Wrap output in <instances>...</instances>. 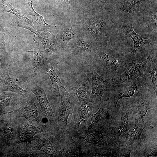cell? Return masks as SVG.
I'll use <instances>...</instances> for the list:
<instances>
[{
  "instance_id": "6da1fadb",
  "label": "cell",
  "mask_w": 157,
  "mask_h": 157,
  "mask_svg": "<svg viewBox=\"0 0 157 157\" xmlns=\"http://www.w3.org/2000/svg\"><path fill=\"white\" fill-rule=\"evenodd\" d=\"M149 56L144 54L136 58H131L125 71L116 78L117 84L127 86L139 77H144L147 71L146 65Z\"/></svg>"
},
{
  "instance_id": "7a4b0ae2",
  "label": "cell",
  "mask_w": 157,
  "mask_h": 157,
  "mask_svg": "<svg viewBox=\"0 0 157 157\" xmlns=\"http://www.w3.org/2000/svg\"><path fill=\"white\" fill-rule=\"evenodd\" d=\"M92 81V90L90 96V101L94 103H99L104 94L106 91L113 90L118 85L115 81L106 76L98 74L94 67H90Z\"/></svg>"
},
{
  "instance_id": "3957f363",
  "label": "cell",
  "mask_w": 157,
  "mask_h": 157,
  "mask_svg": "<svg viewBox=\"0 0 157 157\" xmlns=\"http://www.w3.org/2000/svg\"><path fill=\"white\" fill-rule=\"evenodd\" d=\"M121 29L124 33L133 41L134 47L131 52V58L138 57L144 54L146 49L151 44V40L143 39L134 31L131 24H124L121 27Z\"/></svg>"
},
{
  "instance_id": "277c9868",
  "label": "cell",
  "mask_w": 157,
  "mask_h": 157,
  "mask_svg": "<svg viewBox=\"0 0 157 157\" xmlns=\"http://www.w3.org/2000/svg\"><path fill=\"white\" fill-rule=\"evenodd\" d=\"M19 104L17 111L19 115L25 118L32 124L33 121L40 122L42 119V112L36 106L33 98L29 95Z\"/></svg>"
},
{
  "instance_id": "5b68a950",
  "label": "cell",
  "mask_w": 157,
  "mask_h": 157,
  "mask_svg": "<svg viewBox=\"0 0 157 157\" xmlns=\"http://www.w3.org/2000/svg\"><path fill=\"white\" fill-rule=\"evenodd\" d=\"M91 78L90 71H88L82 75L70 88L71 93L81 103L89 101L90 99Z\"/></svg>"
},
{
  "instance_id": "8992f818",
  "label": "cell",
  "mask_w": 157,
  "mask_h": 157,
  "mask_svg": "<svg viewBox=\"0 0 157 157\" xmlns=\"http://www.w3.org/2000/svg\"><path fill=\"white\" fill-rule=\"evenodd\" d=\"M97 48L91 39L84 37H77L70 46L69 51L78 56L90 55Z\"/></svg>"
},
{
  "instance_id": "52a82bcc",
  "label": "cell",
  "mask_w": 157,
  "mask_h": 157,
  "mask_svg": "<svg viewBox=\"0 0 157 157\" xmlns=\"http://www.w3.org/2000/svg\"><path fill=\"white\" fill-rule=\"evenodd\" d=\"M145 81L144 77H139L135 80L132 84L128 86L117 85L112 91L115 94L114 103L115 106L118 100L124 97H130L133 96L135 92L141 91L144 87Z\"/></svg>"
},
{
  "instance_id": "ba28073f",
  "label": "cell",
  "mask_w": 157,
  "mask_h": 157,
  "mask_svg": "<svg viewBox=\"0 0 157 157\" xmlns=\"http://www.w3.org/2000/svg\"><path fill=\"white\" fill-rule=\"evenodd\" d=\"M61 100L58 109V122L62 126L66 129L67 126V121L70 115L72 116L73 108L74 104L73 96H67V97L63 95H60Z\"/></svg>"
},
{
  "instance_id": "9c48e42d",
  "label": "cell",
  "mask_w": 157,
  "mask_h": 157,
  "mask_svg": "<svg viewBox=\"0 0 157 157\" xmlns=\"http://www.w3.org/2000/svg\"><path fill=\"white\" fill-rule=\"evenodd\" d=\"M106 20L102 17H96L85 21L83 29L88 34L95 39L101 36L106 26Z\"/></svg>"
},
{
  "instance_id": "30bf717a",
  "label": "cell",
  "mask_w": 157,
  "mask_h": 157,
  "mask_svg": "<svg viewBox=\"0 0 157 157\" xmlns=\"http://www.w3.org/2000/svg\"><path fill=\"white\" fill-rule=\"evenodd\" d=\"M41 132H49L44 128L38 126H33L23 122L19 126L18 136L19 140L17 143L26 142L30 143L33 140L35 135Z\"/></svg>"
},
{
  "instance_id": "8fae6325",
  "label": "cell",
  "mask_w": 157,
  "mask_h": 157,
  "mask_svg": "<svg viewBox=\"0 0 157 157\" xmlns=\"http://www.w3.org/2000/svg\"><path fill=\"white\" fill-rule=\"evenodd\" d=\"M95 53L100 59V63L104 69H108L113 74L117 72L118 68L122 65L121 59L111 55L105 49L97 48Z\"/></svg>"
},
{
  "instance_id": "7c38bea8",
  "label": "cell",
  "mask_w": 157,
  "mask_h": 157,
  "mask_svg": "<svg viewBox=\"0 0 157 157\" xmlns=\"http://www.w3.org/2000/svg\"><path fill=\"white\" fill-rule=\"evenodd\" d=\"M43 71L44 73L47 75L50 79L53 92L55 96H58L60 95V90L61 88H63L65 90L67 95H70L61 82L58 71L55 65L47 62Z\"/></svg>"
},
{
  "instance_id": "4fadbf2b",
  "label": "cell",
  "mask_w": 157,
  "mask_h": 157,
  "mask_svg": "<svg viewBox=\"0 0 157 157\" xmlns=\"http://www.w3.org/2000/svg\"><path fill=\"white\" fill-rule=\"evenodd\" d=\"M31 90L36 97L43 112L49 119H55L56 117L43 88L37 85L32 87Z\"/></svg>"
},
{
  "instance_id": "5bb4252c",
  "label": "cell",
  "mask_w": 157,
  "mask_h": 157,
  "mask_svg": "<svg viewBox=\"0 0 157 157\" xmlns=\"http://www.w3.org/2000/svg\"><path fill=\"white\" fill-rule=\"evenodd\" d=\"M8 67L0 80L1 89L3 91L17 93L26 97L29 95L28 91L20 87L16 84L9 76Z\"/></svg>"
},
{
  "instance_id": "9a60e30c",
  "label": "cell",
  "mask_w": 157,
  "mask_h": 157,
  "mask_svg": "<svg viewBox=\"0 0 157 157\" xmlns=\"http://www.w3.org/2000/svg\"><path fill=\"white\" fill-rule=\"evenodd\" d=\"M151 101L145 97H138L133 100L131 105L134 118L137 122L140 119L143 120L150 106Z\"/></svg>"
},
{
  "instance_id": "2e32d148",
  "label": "cell",
  "mask_w": 157,
  "mask_h": 157,
  "mask_svg": "<svg viewBox=\"0 0 157 157\" xmlns=\"http://www.w3.org/2000/svg\"><path fill=\"white\" fill-rule=\"evenodd\" d=\"M77 36L72 27L67 26L63 28L59 37V45L62 49L69 51L71 45Z\"/></svg>"
},
{
  "instance_id": "e0dca14e",
  "label": "cell",
  "mask_w": 157,
  "mask_h": 157,
  "mask_svg": "<svg viewBox=\"0 0 157 157\" xmlns=\"http://www.w3.org/2000/svg\"><path fill=\"white\" fill-rule=\"evenodd\" d=\"M34 40L32 64L34 72L37 73L43 70L46 62L44 57L40 50L39 42L35 39Z\"/></svg>"
},
{
  "instance_id": "ac0fdd59",
  "label": "cell",
  "mask_w": 157,
  "mask_h": 157,
  "mask_svg": "<svg viewBox=\"0 0 157 157\" xmlns=\"http://www.w3.org/2000/svg\"><path fill=\"white\" fill-rule=\"evenodd\" d=\"M33 146L35 149L44 152L50 157L58 156L53 148V142L49 138H38L33 143Z\"/></svg>"
},
{
  "instance_id": "d6986e66",
  "label": "cell",
  "mask_w": 157,
  "mask_h": 157,
  "mask_svg": "<svg viewBox=\"0 0 157 157\" xmlns=\"http://www.w3.org/2000/svg\"><path fill=\"white\" fill-rule=\"evenodd\" d=\"M44 49L53 55L60 54L61 51L59 44L54 37H41L40 38Z\"/></svg>"
},
{
  "instance_id": "ffe728a7",
  "label": "cell",
  "mask_w": 157,
  "mask_h": 157,
  "mask_svg": "<svg viewBox=\"0 0 157 157\" xmlns=\"http://www.w3.org/2000/svg\"><path fill=\"white\" fill-rule=\"evenodd\" d=\"M156 57H151L149 56L146 65L147 71L151 77L152 85L156 95L157 92V72Z\"/></svg>"
},
{
  "instance_id": "44dd1931",
  "label": "cell",
  "mask_w": 157,
  "mask_h": 157,
  "mask_svg": "<svg viewBox=\"0 0 157 157\" xmlns=\"http://www.w3.org/2000/svg\"><path fill=\"white\" fill-rule=\"evenodd\" d=\"M28 4L32 19L34 23L42 27L46 30L53 29V26L47 24L44 21L43 17L38 13L34 10L33 7L31 0H28Z\"/></svg>"
},
{
  "instance_id": "7402d4cb",
  "label": "cell",
  "mask_w": 157,
  "mask_h": 157,
  "mask_svg": "<svg viewBox=\"0 0 157 157\" xmlns=\"http://www.w3.org/2000/svg\"><path fill=\"white\" fill-rule=\"evenodd\" d=\"M93 103L91 101L83 102L81 103L79 109L78 125L86 121L89 116L91 115L90 110L92 104Z\"/></svg>"
},
{
  "instance_id": "603a6c76",
  "label": "cell",
  "mask_w": 157,
  "mask_h": 157,
  "mask_svg": "<svg viewBox=\"0 0 157 157\" xmlns=\"http://www.w3.org/2000/svg\"><path fill=\"white\" fill-rule=\"evenodd\" d=\"M142 122L140 123H138L137 122L135 126L129 131L128 133V139L130 142L140 139L141 134L146 126L143 121Z\"/></svg>"
},
{
  "instance_id": "cb8c5ba5",
  "label": "cell",
  "mask_w": 157,
  "mask_h": 157,
  "mask_svg": "<svg viewBox=\"0 0 157 157\" xmlns=\"http://www.w3.org/2000/svg\"><path fill=\"white\" fill-rule=\"evenodd\" d=\"M2 6L4 11L12 13L18 17L31 24L29 19L21 13L17 9L13 7L8 1H3L2 2Z\"/></svg>"
},
{
  "instance_id": "d4e9b609",
  "label": "cell",
  "mask_w": 157,
  "mask_h": 157,
  "mask_svg": "<svg viewBox=\"0 0 157 157\" xmlns=\"http://www.w3.org/2000/svg\"><path fill=\"white\" fill-rule=\"evenodd\" d=\"M129 113H122L118 121V131L119 135H120L123 133L126 132L129 130L128 118Z\"/></svg>"
},
{
  "instance_id": "484cf974",
  "label": "cell",
  "mask_w": 157,
  "mask_h": 157,
  "mask_svg": "<svg viewBox=\"0 0 157 157\" xmlns=\"http://www.w3.org/2000/svg\"><path fill=\"white\" fill-rule=\"evenodd\" d=\"M12 99L11 94L5 92L0 95V108H4L9 105Z\"/></svg>"
},
{
  "instance_id": "4316f807",
  "label": "cell",
  "mask_w": 157,
  "mask_h": 157,
  "mask_svg": "<svg viewBox=\"0 0 157 157\" xmlns=\"http://www.w3.org/2000/svg\"><path fill=\"white\" fill-rule=\"evenodd\" d=\"M135 5L129 1L124 2L122 6L123 11L127 13H132L135 10Z\"/></svg>"
},
{
  "instance_id": "83f0119b",
  "label": "cell",
  "mask_w": 157,
  "mask_h": 157,
  "mask_svg": "<svg viewBox=\"0 0 157 157\" xmlns=\"http://www.w3.org/2000/svg\"><path fill=\"white\" fill-rule=\"evenodd\" d=\"M102 113V108H101L97 112L94 114L91 115L92 124L90 125V128H92L101 119Z\"/></svg>"
},
{
  "instance_id": "f1b7e54d",
  "label": "cell",
  "mask_w": 157,
  "mask_h": 157,
  "mask_svg": "<svg viewBox=\"0 0 157 157\" xmlns=\"http://www.w3.org/2000/svg\"><path fill=\"white\" fill-rule=\"evenodd\" d=\"M157 11L152 13L150 19V24L151 27L155 31H157Z\"/></svg>"
},
{
  "instance_id": "f546056e",
  "label": "cell",
  "mask_w": 157,
  "mask_h": 157,
  "mask_svg": "<svg viewBox=\"0 0 157 157\" xmlns=\"http://www.w3.org/2000/svg\"><path fill=\"white\" fill-rule=\"evenodd\" d=\"M4 135L7 139L11 138L13 133V128L9 124H6L3 128Z\"/></svg>"
},
{
  "instance_id": "4dcf8cb0",
  "label": "cell",
  "mask_w": 157,
  "mask_h": 157,
  "mask_svg": "<svg viewBox=\"0 0 157 157\" xmlns=\"http://www.w3.org/2000/svg\"><path fill=\"white\" fill-rule=\"evenodd\" d=\"M1 57H0V80H1L3 76V74L1 72V70H0V64H1Z\"/></svg>"
},
{
  "instance_id": "1f68e13d",
  "label": "cell",
  "mask_w": 157,
  "mask_h": 157,
  "mask_svg": "<svg viewBox=\"0 0 157 157\" xmlns=\"http://www.w3.org/2000/svg\"><path fill=\"white\" fill-rule=\"evenodd\" d=\"M64 1L66 2H69V1L70 0H63Z\"/></svg>"
},
{
  "instance_id": "d6a6232c",
  "label": "cell",
  "mask_w": 157,
  "mask_h": 157,
  "mask_svg": "<svg viewBox=\"0 0 157 157\" xmlns=\"http://www.w3.org/2000/svg\"><path fill=\"white\" fill-rule=\"evenodd\" d=\"M0 115H1V114H0Z\"/></svg>"
}]
</instances>
